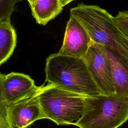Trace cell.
<instances>
[{
  "mask_svg": "<svg viewBox=\"0 0 128 128\" xmlns=\"http://www.w3.org/2000/svg\"><path fill=\"white\" fill-rule=\"evenodd\" d=\"M22 0H0V22L10 21L16 4Z\"/></svg>",
  "mask_w": 128,
  "mask_h": 128,
  "instance_id": "7c38bea8",
  "label": "cell"
},
{
  "mask_svg": "<svg viewBox=\"0 0 128 128\" xmlns=\"http://www.w3.org/2000/svg\"><path fill=\"white\" fill-rule=\"evenodd\" d=\"M114 18L120 30L128 37V11H120Z\"/></svg>",
  "mask_w": 128,
  "mask_h": 128,
  "instance_id": "5bb4252c",
  "label": "cell"
},
{
  "mask_svg": "<svg viewBox=\"0 0 128 128\" xmlns=\"http://www.w3.org/2000/svg\"><path fill=\"white\" fill-rule=\"evenodd\" d=\"M70 16L82 25L92 42L112 50L128 66V37L114 17L98 6L82 3L72 8Z\"/></svg>",
  "mask_w": 128,
  "mask_h": 128,
  "instance_id": "6da1fadb",
  "label": "cell"
},
{
  "mask_svg": "<svg viewBox=\"0 0 128 128\" xmlns=\"http://www.w3.org/2000/svg\"><path fill=\"white\" fill-rule=\"evenodd\" d=\"M84 58L102 94L108 96L116 94L112 66L106 48L92 41Z\"/></svg>",
  "mask_w": 128,
  "mask_h": 128,
  "instance_id": "5b68a950",
  "label": "cell"
},
{
  "mask_svg": "<svg viewBox=\"0 0 128 128\" xmlns=\"http://www.w3.org/2000/svg\"><path fill=\"white\" fill-rule=\"evenodd\" d=\"M39 86L28 75L12 72L0 74V102L11 104L35 92Z\"/></svg>",
  "mask_w": 128,
  "mask_h": 128,
  "instance_id": "52a82bcc",
  "label": "cell"
},
{
  "mask_svg": "<svg viewBox=\"0 0 128 128\" xmlns=\"http://www.w3.org/2000/svg\"><path fill=\"white\" fill-rule=\"evenodd\" d=\"M62 8L59 0H36L30 8L36 22L45 26L62 12Z\"/></svg>",
  "mask_w": 128,
  "mask_h": 128,
  "instance_id": "30bf717a",
  "label": "cell"
},
{
  "mask_svg": "<svg viewBox=\"0 0 128 128\" xmlns=\"http://www.w3.org/2000/svg\"><path fill=\"white\" fill-rule=\"evenodd\" d=\"M16 44V34L10 21L0 22V65L12 54Z\"/></svg>",
  "mask_w": 128,
  "mask_h": 128,
  "instance_id": "8fae6325",
  "label": "cell"
},
{
  "mask_svg": "<svg viewBox=\"0 0 128 128\" xmlns=\"http://www.w3.org/2000/svg\"><path fill=\"white\" fill-rule=\"evenodd\" d=\"M0 128H15L9 117L7 104L2 102H0Z\"/></svg>",
  "mask_w": 128,
  "mask_h": 128,
  "instance_id": "4fadbf2b",
  "label": "cell"
},
{
  "mask_svg": "<svg viewBox=\"0 0 128 128\" xmlns=\"http://www.w3.org/2000/svg\"><path fill=\"white\" fill-rule=\"evenodd\" d=\"M44 71L50 84L86 96L103 94L84 58L52 54L46 58Z\"/></svg>",
  "mask_w": 128,
  "mask_h": 128,
  "instance_id": "7a4b0ae2",
  "label": "cell"
},
{
  "mask_svg": "<svg viewBox=\"0 0 128 128\" xmlns=\"http://www.w3.org/2000/svg\"><path fill=\"white\" fill-rule=\"evenodd\" d=\"M27 1L28 2L30 8H32L34 6V4L36 0H27Z\"/></svg>",
  "mask_w": 128,
  "mask_h": 128,
  "instance_id": "2e32d148",
  "label": "cell"
},
{
  "mask_svg": "<svg viewBox=\"0 0 128 128\" xmlns=\"http://www.w3.org/2000/svg\"><path fill=\"white\" fill-rule=\"evenodd\" d=\"M106 49L112 66L116 94L128 97V66L112 50Z\"/></svg>",
  "mask_w": 128,
  "mask_h": 128,
  "instance_id": "9c48e42d",
  "label": "cell"
},
{
  "mask_svg": "<svg viewBox=\"0 0 128 128\" xmlns=\"http://www.w3.org/2000/svg\"><path fill=\"white\" fill-rule=\"evenodd\" d=\"M86 96L52 84L40 87L38 98L46 118L58 125H76L82 114Z\"/></svg>",
  "mask_w": 128,
  "mask_h": 128,
  "instance_id": "277c9868",
  "label": "cell"
},
{
  "mask_svg": "<svg viewBox=\"0 0 128 128\" xmlns=\"http://www.w3.org/2000/svg\"><path fill=\"white\" fill-rule=\"evenodd\" d=\"M40 87L16 102L7 104L9 117L15 128H26L35 121L46 118L38 98Z\"/></svg>",
  "mask_w": 128,
  "mask_h": 128,
  "instance_id": "8992f818",
  "label": "cell"
},
{
  "mask_svg": "<svg viewBox=\"0 0 128 128\" xmlns=\"http://www.w3.org/2000/svg\"><path fill=\"white\" fill-rule=\"evenodd\" d=\"M128 120V97L101 94L85 98L80 128H118Z\"/></svg>",
  "mask_w": 128,
  "mask_h": 128,
  "instance_id": "3957f363",
  "label": "cell"
},
{
  "mask_svg": "<svg viewBox=\"0 0 128 128\" xmlns=\"http://www.w3.org/2000/svg\"><path fill=\"white\" fill-rule=\"evenodd\" d=\"M73 0H59V2L61 6L62 7H64Z\"/></svg>",
  "mask_w": 128,
  "mask_h": 128,
  "instance_id": "9a60e30c",
  "label": "cell"
},
{
  "mask_svg": "<svg viewBox=\"0 0 128 128\" xmlns=\"http://www.w3.org/2000/svg\"><path fill=\"white\" fill-rule=\"evenodd\" d=\"M92 42L82 25L74 16H70L62 44L58 53L64 56L84 58Z\"/></svg>",
  "mask_w": 128,
  "mask_h": 128,
  "instance_id": "ba28073f",
  "label": "cell"
}]
</instances>
